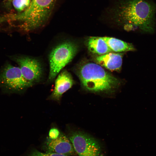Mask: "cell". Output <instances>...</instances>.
Segmentation results:
<instances>
[{"mask_svg":"<svg viewBox=\"0 0 156 156\" xmlns=\"http://www.w3.org/2000/svg\"><path fill=\"white\" fill-rule=\"evenodd\" d=\"M11 59L18 66L25 79L33 85L39 82L44 75V69L38 59L27 55H13Z\"/></svg>","mask_w":156,"mask_h":156,"instance_id":"cell-6","label":"cell"},{"mask_svg":"<svg viewBox=\"0 0 156 156\" xmlns=\"http://www.w3.org/2000/svg\"><path fill=\"white\" fill-rule=\"evenodd\" d=\"M87 45L91 52L99 55L105 54L112 51L103 37H90L88 40Z\"/></svg>","mask_w":156,"mask_h":156,"instance_id":"cell-11","label":"cell"},{"mask_svg":"<svg viewBox=\"0 0 156 156\" xmlns=\"http://www.w3.org/2000/svg\"><path fill=\"white\" fill-rule=\"evenodd\" d=\"M74 83L71 74L66 70H62L55 79L54 89L50 99L59 101L63 93L71 88Z\"/></svg>","mask_w":156,"mask_h":156,"instance_id":"cell-9","label":"cell"},{"mask_svg":"<svg viewBox=\"0 0 156 156\" xmlns=\"http://www.w3.org/2000/svg\"><path fill=\"white\" fill-rule=\"evenodd\" d=\"M78 48L75 42L66 40L58 42L52 47L48 57L49 65L48 82L54 81L59 73L75 57Z\"/></svg>","mask_w":156,"mask_h":156,"instance_id":"cell-4","label":"cell"},{"mask_svg":"<svg viewBox=\"0 0 156 156\" xmlns=\"http://www.w3.org/2000/svg\"><path fill=\"white\" fill-rule=\"evenodd\" d=\"M103 38L112 51L122 52L133 51L135 50L132 44L118 39L109 37H103Z\"/></svg>","mask_w":156,"mask_h":156,"instance_id":"cell-12","label":"cell"},{"mask_svg":"<svg viewBox=\"0 0 156 156\" xmlns=\"http://www.w3.org/2000/svg\"><path fill=\"white\" fill-rule=\"evenodd\" d=\"M43 148L47 153H55L69 156L76 155L70 140L62 133L55 139L48 138L44 143Z\"/></svg>","mask_w":156,"mask_h":156,"instance_id":"cell-8","label":"cell"},{"mask_svg":"<svg viewBox=\"0 0 156 156\" xmlns=\"http://www.w3.org/2000/svg\"><path fill=\"white\" fill-rule=\"evenodd\" d=\"M109 12L110 18L125 27L148 33L155 31L156 3L151 0H116Z\"/></svg>","mask_w":156,"mask_h":156,"instance_id":"cell-1","label":"cell"},{"mask_svg":"<svg viewBox=\"0 0 156 156\" xmlns=\"http://www.w3.org/2000/svg\"><path fill=\"white\" fill-rule=\"evenodd\" d=\"M33 85L23 76L18 67L7 63L0 69V86L16 91H21Z\"/></svg>","mask_w":156,"mask_h":156,"instance_id":"cell-7","label":"cell"},{"mask_svg":"<svg viewBox=\"0 0 156 156\" xmlns=\"http://www.w3.org/2000/svg\"><path fill=\"white\" fill-rule=\"evenodd\" d=\"M69 139L79 156H104L98 142L86 133L73 131L69 134Z\"/></svg>","mask_w":156,"mask_h":156,"instance_id":"cell-5","label":"cell"},{"mask_svg":"<svg viewBox=\"0 0 156 156\" xmlns=\"http://www.w3.org/2000/svg\"><path fill=\"white\" fill-rule=\"evenodd\" d=\"M27 156H69L64 154H60L55 153H44L38 150L34 149L32 150Z\"/></svg>","mask_w":156,"mask_h":156,"instance_id":"cell-14","label":"cell"},{"mask_svg":"<svg viewBox=\"0 0 156 156\" xmlns=\"http://www.w3.org/2000/svg\"><path fill=\"white\" fill-rule=\"evenodd\" d=\"M55 0H32L25 11L15 18L21 22L20 27L27 32L43 26L49 18Z\"/></svg>","mask_w":156,"mask_h":156,"instance_id":"cell-3","label":"cell"},{"mask_svg":"<svg viewBox=\"0 0 156 156\" xmlns=\"http://www.w3.org/2000/svg\"><path fill=\"white\" fill-rule=\"evenodd\" d=\"M30 0H13L12 3L14 8L17 11H21L29 5Z\"/></svg>","mask_w":156,"mask_h":156,"instance_id":"cell-13","label":"cell"},{"mask_svg":"<svg viewBox=\"0 0 156 156\" xmlns=\"http://www.w3.org/2000/svg\"><path fill=\"white\" fill-rule=\"evenodd\" d=\"M77 72L82 87L90 92H112L120 83L117 79L98 64L86 63L81 66Z\"/></svg>","mask_w":156,"mask_h":156,"instance_id":"cell-2","label":"cell"},{"mask_svg":"<svg viewBox=\"0 0 156 156\" xmlns=\"http://www.w3.org/2000/svg\"><path fill=\"white\" fill-rule=\"evenodd\" d=\"M60 132L57 128L53 127L51 128L49 132V138L51 139H55L59 136Z\"/></svg>","mask_w":156,"mask_h":156,"instance_id":"cell-15","label":"cell"},{"mask_svg":"<svg viewBox=\"0 0 156 156\" xmlns=\"http://www.w3.org/2000/svg\"><path fill=\"white\" fill-rule=\"evenodd\" d=\"M121 54L108 53L97 57L95 61L97 64L112 70H119L122 63Z\"/></svg>","mask_w":156,"mask_h":156,"instance_id":"cell-10","label":"cell"}]
</instances>
